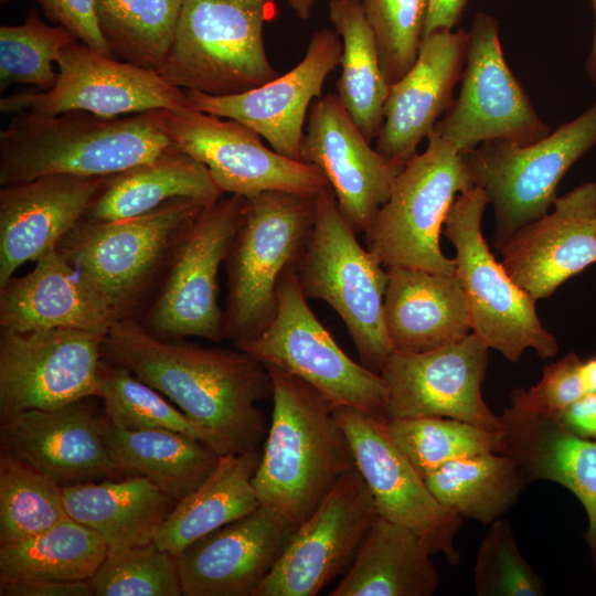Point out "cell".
Masks as SVG:
<instances>
[{
    "label": "cell",
    "mask_w": 596,
    "mask_h": 596,
    "mask_svg": "<svg viewBox=\"0 0 596 596\" xmlns=\"http://www.w3.org/2000/svg\"><path fill=\"white\" fill-rule=\"evenodd\" d=\"M317 196L266 191L245 198L243 216L224 262L225 339L233 343L248 340L273 321L280 279L298 265L312 231Z\"/></svg>",
    "instance_id": "cell-5"
},
{
    "label": "cell",
    "mask_w": 596,
    "mask_h": 596,
    "mask_svg": "<svg viewBox=\"0 0 596 596\" xmlns=\"http://www.w3.org/2000/svg\"><path fill=\"white\" fill-rule=\"evenodd\" d=\"M414 530L383 517L370 528L331 596H432L440 575Z\"/></svg>",
    "instance_id": "cell-31"
},
{
    "label": "cell",
    "mask_w": 596,
    "mask_h": 596,
    "mask_svg": "<svg viewBox=\"0 0 596 596\" xmlns=\"http://www.w3.org/2000/svg\"><path fill=\"white\" fill-rule=\"evenodd\" d=\"M157 114L171 143L203 163L223 193L251 198L284 191L316 196L330 187L317 167L281 156L235 119L188 106Z\"/></svg>",
    "instance_id": "cell-14"
},
{
    "label": "cell",
    "mask_w": 596,
    "mask_h": 596,
    "mask_svg": "<svg viewBox=\"0 0 596 596\" xmlns=\"http://www.w3.org/2000/svg\"><path fill=\"white\" fill-rule=\"evenodd\" d=\"M488 204L485 191L477 185L458 194L443 228L456 251V273L466 295L472 333L512 363L526 349L545 360L555 358L560 345L541 322L536 300L512 280L482 235Z\"/></svg>",
    "instance_id": "cell-9"
},
{
    "label": "cell",
    "mask_w": 596,
    "mask_h": 596,
    "mask_svg": "<svg viewBox=\"0 0 596 596\" xmlns=\"http://www.w3.org/2000/svg\"><path fill=\"white\" fill-rule=\"evenodd\" d=\"M459 95L433 132L461 153L490 140L529 145L551 129L538 115L509 68L500 43L499 23L478 12L468 31Z\"/></svg>",
    "instance_id": "cell-13"
},
{
    "label": "cell",
    "mask_w": 596,
    "mask_h": 596,
    "mask_svg": "<svg viewBox=\"0 0 596 596\" xmlns=\"http://www.w3.org/2000/svg\"><path fill=\"white\" fill-rule=\"evenodd\" d=\"M119 320L105 297L55 248L0 288V329L76 328L107 333Z\"/></svg>",
    "instance_id": "cell-27"
},
{
    "label": "cell",
    "mask_w": 596,
    "mask_h": 596,
    "mask_svg": "<svg viewBox=\"0 0 596 596\" xmlns=\"http://www.w3.org/2000/svg\"><path fill=\"white\" fill-rule=\"evenodd\" d=\"M384 322L394 351L426 352L456 343L472 332L456 272L390 268Z\"/></svg>",
    "instance_id": "cell-28"
},
{
    "label": "cell",
    "mask_w": 596,
    "mask_h": 596,
    "mask_svg": "<svg viewBox=\"0 0 596 596\" xmlns=\"http://www.w3.org/2000/svg\"><path fill=\"white\" fill-rule=\"evenodd\" d=\"M98 397L105 416L116 427L178 432L207 444L220 455L232 454L221 439L170 404L159 391L128 369L104 359Z\"/></svg>",
    "instance_id": "cell-39"
},
{
    "label": "cell",
    "mask_w": 596,
    "mask_h": 596,
    "mask_svg": "<svg viewBox=\"0 0 596 596\" xmlns=\"http://www.w3.org/2000/svg\"><path fill=\"white\" fill-rule=\"evenodd\" d=\"M246 199L230 194L207 205L178 243L145 316L137 319L166 340L224 338L219 272L238 230Z\"/></svg>",
    "instance_id": "cell-12"
},
{
    "label": "cell",
    "mask_w": 596,
    "mask_h": 596,
    "mask_svg": "<svg viewBox=\"0 0 596 596\" xmlns=\"http://www.w3.org/2000/svg\"><path fill=\"white\" fill-rule=\"evenodd\" d=\"M300 157L324 175L356 234L369 228L404 168L370 146L337 94L322 95L310 106Z\"/></svg>",
    "instance_id": "cell-21"
},
{
    "label": "cell",
    "mask_w": 596,
    "mask_h": 596,
    "mask_svg": "<svg viewBox=\"0 0 596 596\" xmlns=\"http://www.w3.org/2000/svg\"><path fill=\"white\" fill-rule=\"evenodd\" d=\"M95 397L0 419V453L25 462L61 488L126 477L104 441Z\"/></svg>",
    "instance_id": "cell-22"
},
{
    "label": "cell",
    "mask_w": 596,
    "mask_h": 596,
    "mask_svg": "<svg viewBox=\"0 0 596 596\" xmlns=\"http://www.w3.org/2000/svg\"><path fill=\"white\" fill-rule=\"evenodd\" d=\"M489 348L472 332L426 352L393 351L380 375L387 392V417L438 416L501 432L502 423L481 394Z\"/></svg>",
    "instance_id": "cell-19"
},
{
    "label": "cell",
    "mask_w": 596,
    "mask_h": 596,
    "mask_svg": "<svg viewBox=\"0 0 596 596\" xmlns=\"http://www.w3.org/2000/svg\"><path fill=\"white\" fill-rule=\"evenodd\" d=\"M502 454L534 480L554 481L571 490L584 505V534L596 567V440L579 437L547 416L510 406L499 416Z\"/></svg>",
    "instance_id": "cell-29"
},
{
    "label": "cell",
    "mask_w": 596,
    "mask_h": 596,
    "mask_svg": "<svg viewBox=\"0 0 596 596\" xmlns=\"http://www.w3.org/2000/svg\"><path fill=\"white\" fill-rule=\"evenodd\" d=\"M333 412L380 517L414 530L433 554L443 553L451 565H457L460 553L455 539L462 518L443 508L430 493L424 478L391 439L387 416L353 407H336Z\"/></svg>",
    "instance_id": "cell-18"
},
{
    "label": "cell",
    "mask_w": 596,
    "mask_h": 596,
    "mask_svg": "<svg viewBox=\"0 0 596 596\" xmlns=\"http://www.w3.org/2000/svg\"><path fill=\"white\" fill-rule=\"evenodd\" d=\"M447 511L491 524L501 519L530 483L519 465L502 453H485L449 461L424 477Z\"/></svg>",
    "instance_id": "cell-36"
},
{
    "label": "cell",
    "mask_w": 596,
    "mask_h": 596,
    "mask_svg": "<svg viewBox=\"0 0 596 596\" xmlns=\"http://www.w3.org/2000/svg\"><path fill=\"white\" fill-rule=\"evenodd\" d=\"M499 251L509 276L533 299L552 296L596 263V182L556 196L552 212L520 227Z\"/></svg>",
    "instance_id": "cell-24"
},
{
    "label": "cell",
    "mask_w": 596,
    "mask_h": 596,
    "mask_svg": "<svg viewBox=\"0 0 596 596\" xmlns=\"http://www.w3.org/2000/svg\"><path fill=\"white\" fill-rule=\"evenodd\" d=\"M0 1H1V3H6V2H8L9 0H0Z\"/></svg>",
    "instance_id": "cell-54"
},
{
    "label": "cell",
    "mask_w": 596,
    "mask_h": 596,
    "mask_svg": "<svg viewBox=\"0 0 596 596\" xmlns=\"http://www.w3.org/2000/svg\"><path fill=\"white\" fill-rule=\"evenodd\" d=\"M78 41L65 28L49 25L32 9L20 25L0 28V86L34 85L51 88L58 73L53 68L62 50Z\"/></svg>",
    "instance_id": "cell-42"
},
{
    "label": "cell",
    "mask_w": 596,
    "mask_h": 596,
    "mask_svg": "<svg viewBox=\"0 0 596 596\" xmlns=\"http://www.w3.org/2000/svg\"><path fill=\"white\" fill-rule=\"evenodd\" d=\"M477 596H543L544 581L519 551L509 520L498 519L483 536L473 566Z\"/></svg>",
    "instance_id": "cell-45"
},
{
    "label": "cell",
    "mask_w": 596,
    "mask_h": 596,
    "mask_svg": "<svg viewBox=\"0 0 596 596\" xmlns=\"http://www.w3.org/2000/svg\"><path fill=\"white\" fill-rule=\"evenodd\" d=\"M275 0H182L173 40L158 73L183 91L240 94L277 76L264 44Z\"/></svg>",
    "instance_id": "cell-6"
},
{
    "label": "cell",
    "mask_w": 596,
    "mask_h": 596,
    "mask_svg": "<svg viewBox=\"0 0 596 596\" xmlns=\"http://www.w3.org/2000/svg\"><path fill=\"white\" fill-rule=\"evenodd\" d=\"M68 518L62 488L0 453V545L38 535Z\"/></svg>",
    "instance_id": "cell-41"
},
{
    "label": "cell",
    "mask_w": 596,
    "mask_h": 596,
    "mask_svg": "<svg viewBox=\"0 0 596 596\" xmlns=\"http://www.w3.org/2000/svg\"><path fill=\"white\" fill-rule=\"evenodd\" d=\"M106 333L76 328L0 331V419L99 394Z\"/></svg>",
    "instance_id": "cell-15"
},
{
    "label": "cell",
    "mask_w": 596,
    "mask_h": 596,
    "mask_svg": "<svg viewBox=\"0 0 596 596\" xmlns=\"http://www.w3.org/2000/svg\"><path fill=\"white\" fill-rule=\"evenodd\" d=\"M102 358L169 397L230 453L263 449L268 428L257 404L273 395V380L246 352L160 339L125 318L107 331Z\"/></svg>",
    "instance_id": "cell-1"
},
{
    "label": "cell",
    "mask_w": 596,
    "mask_h": 596,
    "mask_svg": "<svg viewBox=\"0 0 596 596\" xmlns=\"http://www.w3.org/2000/svg\"><path fill=\"white\" fill-rule=\"evenodd\" d=\"M468 31L438 30L423 38L414 65L390 85L375 149L405 164L454 102L466 58Z\"/></svg>",
    "instance_id": "cell-25"
},
{
    "label": "cell",
    "mask_w": 596,
    "mask_h": 596,
    "mask_svg": "<svg viewBox=\"0 0 596 596\" xmlns=\"http://www.w3.org/2000/svg\"><path fill=\"white\" fill-rule=\"evenodd\" d=\"M265 368L274 407L253 486L262 504L300 524L355 460L329 401L298 376Z\"/></svg>",
    "instance_id": "cell-2"
},
{
    "label": "cell",
    "mask_w": 596,
    "mask_h": 596,
    "mask_svg": "<svg viewBox=\"0 0 596 596\" xmlns=\"http://www.w3.org/2000/svg\"><path fill=\"white\" fill-rule=\"evenodd\" d=\"M568 432L596 440V392H588L553 417Z\"/></svg>",
    "instance_id": "cell-49"
},
{
    "label": "cell",
    "mask_w": 596,
    "mask_h": 596,
    "mask_svg": "<svg viewBox=\"0 0 596 596\" xmlns=\"http://www.w3.org/2000/svg\"><path fill=\"white\" fill-rule=\"evenodd\" d=\"M406 161L387 201L364 232L366 248L386 268L454 273L439 237L455 198L475 187L464 156L435 132Z\"/></svg>",
    "instance_id": "cell-8"
},
{
    "label": "cell",
    "mask_w": 596,
    "mask_h": 596,
    "mask_svg": "<svg viewBox=\"0 0 596 596\" xmlns=\"http://www.w3.org/2000/svg\"><path fill=\"white\" fill-rule=\"evenodd\" d=\"M581 371L587 392H596V358L582 362Z\"/></svg>",
    "instance_id": "cell-52"
},
{
    "label": "cell",
    "mask_w": 596,
    "mask_h": 596,
    "mask_svg": "<svg viewBox=\"0 0 596 596\" xmlns=\"http://www.w3.org/2000/svg\"><path fill=\"white\" fill-rule=\"evenodd\" d=\"M329 19L342 41L338 97L362 135L379 136L390 84L382 70L373 31L360 0H330Z\"/></svg>",
    "instance_id": "cell-35"
},
{
    "label": "cell",
    "mask_w": 596,
    "mask_h": 596,
    "mask_svg": "<svg viewBox=\"0 0 596 596\" xmlns=\"http://www.w3.org/2000/svg\"><path fill=\"white\" fill-rule=\"evenodd\" d=\"M297 266L281 277L277 310L258 336L235 342L263 365L291 373L315 387L336 407L386 416L389 392L380 373L349 358L307 304Z\"/></svg>",
    "instance_id": "cell-11"
},
{
    "label": "cell",
    "mask_w": 596,
    "mask_h": 596,
    "mask_svg": "<svg viewBox=\"0 0 596 596\" xmlns=\"http://www.w3.org/2000/svg\"><path fill=\"white\" fill-rule=\"evenodd\" d=\"M207 205L180 198L134 217H83L56 249L105 297L118 319H137L157 292L178 243Z\"/></svg>",
    "instance_id": "cell-4"
},
{
    "label": "cell",
    "mask_w": 596,
    "mask_h": 596,
    "mask_svg": "<svg viewBox=\"0 0 596 596\" xmlns=\"http://www.w3.org/2000/svg\"><path fill=\"white\" fill-rule=\"evenodd\" d=\"M157 110L111 118L18 113L0 131V185L51 174L109 177L148 162L171 143Z\"/></svg>",
    "instance_id": "cell-3"
},
{
    "label": "cell",
    "mask_w": 596,
    "mask_h": 596,
    "mask_svg": "<svg viewBox=\"0 0 596 596\" xmlns=\"http://www.w3.org/2000/svg\"><path fill=\"white\" fill-rule=\"evenodd\" d=\"M56 64L58 75L51 88L6 96L0 110L42 115L82 110L111 118L188 106L185 91L157 71L118 61L79 41L65 46Z\"/></svg>",
    "instance_id": "cell-16"
},
{
    "label": "cell",
    "mask_w": 596,
    "mask_h": 596,
    "mask_svg": "<svg viewBox=\"0 0 596 596\" xmlns=\"http://www.w3.org/2000/svg\"><path fill=\"white\" fill-rule=\"evenodd\" d=\"M469 0H428L423 38L438 30H453Z\"/></svg>",
    "instance_id": "cell-50"
},
{
    "label": "cell",
    "mask_w": 596,
    "mask_h": 596,
    "mask_svg": "<svg viewBox=\"0 0 596 596\" xmlns=\"http://www.w3.org/2000/svg\"><path fill=\"white\" fill-rule=\"evenodd\" d=\"M594 13V35L592 45L585 62V71L590 83L596 86V0H589Z\"/></svg>",
    "instance_id": "cell-51"
},
{
    "label": "cell",
    "mask_w": 596,
    "mask_h": 596,
    "mask_svg": "<svg viewBox=\"0 0 596 596\" xmlns=\"http://www.w3.org/2000/svg\"><path fill=\"white\" fill-rule=\"evenodd\" d=\"M1 596H94L89 581L0 578Z\"/></svg>",
    "instance_id": "cell-48"
},
{
    "label": "cell",
    "mask_w": 596,
    "mask_h": 596,
    "mask_svg": "<svg viewBox=\"0 0 596 596\" xmlns=\"http://www.w3.org/2000/svg\"><path fill=\"white\" fill-rule=\"evenodd\" d=\"M99 29L116 58L159 71L182 0H94Z\"/></svg>",
    "instance_id": "cell-38"
},
{
    "label": "cell",
    "mask_w": 596,
    "mask_h": 596,
    "mask_svg": "<svg viewBox=\"0 0 596 596\" xmlns=\"http://www.w3.org/2000/svg\"><path fill=\"white\" fill-rule=\"evenodd\" d=\"M386 428L423 478L449 461L503 449L502 430L449 417H387Z\"/></svg>",
    "instance_id": "cell-40"
},
{
    "label": "cell",
    "mask_w": 596,
    "mask_h": 596,
    "mask_svg": "<svg viewBox=\"0 0 596 596\" xmlns=\"http://www.w3.org/2000/svg\"><path fill=\"white\" fill-rule=\"evenodd\" d=\"M106 177L51 174L0 189V288L55 248L83 219Z\"/></svg>",
    "instance_id": "cell-26"
},
{
    "label": "cell",
    "mask_w": 596,
    "mask_h": 596,
    "mask_svg": "<svg viewBox=\"0 0 596 596\" xmlns=\"http://www.w3.org/2000/svg\"><path fill=\"white\" fill-rule=\"evenodd\" d=\"M355 234L331 187L323 189L296 272L305 296L326 301L339 315L361 363L380 373L394 351L384 322L389 273Z\"/></svg>",
    "instance_id": "cell-7"
},
{
    "label": "cell",
    "mask_w": 596,
    "mask_h": 596,
    "mask_svg": "<svg viewBox=\"0 0 596 596\" xmlns=\"http://www.w3.org/2000/svg\"><path fill=\"white\" fill-rule=\"evenodd\" d=\"M380 517L356 468L344 473L302 521L255 596H313L352 564Z\"/></svg>",
    "instance_id": "cell-17"
},
{
    "label": "cell",
    "mask_w": 596,
    "mask_h": 596,
    "mask_svg": "<svg viewBox=\"0 0 596 596\" xmlns=\"http://www.w3.org/2000/svg\"><path fill=\"white\" fill-rule=\"evenodd\" d=\"M62 494L68 517L96 531L108 553L153 542L178 502L139 476L64 487Z\"/></svg>",
    "instance_id": "cell-30"
},
{
    "label": "cell",
    "mask_w": 596,
    "mask_h": 596,
    "mask_svg": "<svg viewBox=\"0 0 596 596\" xmlns=\"http://www.w3.org/2000/svg\"><path fill=\"white\" fill-rule=\"evenodd\" d=\"M107 554L96 531L68 517L28 540L0 545V578L89 581Z\"/></svg>",
    "instance_id": "cell-37"
},
{
    "label": "cell",
    "mask_w": 596,
    "mask_h": 596,
    "mask_svg": "<svg viewBox=\"0 0 596 596\" xmlns=\"http://www.w3.org/2000/svg\"><path fill=\"white\" fill-rule=\"evenodd\" d=\"M94 596H181L178 560L155 542L108 553L89 579Z\"/></svg>",
    "instance_id": "cell-43"
},
{
    "label": "cell",
    "mask_w": 596,
    "mask_h": 596,
    "mask_svg": "<svg viewBox=\"0 0 596 596\" xmlns=\"http://www.w3.org/2000/svg\"><path fill=\"white\" fill-rule=\"evenodd\" d=\"M298 525L260 503L200 538L177 556L183 596H255Z\"/></svg>",
    "instance_id": "cell-23"
},
{
    "label": "cell",
    "mask_w": 596,
    "mask_h": 596,
    "mask_svg": "<svg viewBox=\"0 0 596 596\" xmlns=\"http://www.w3.org/2000/svg\"><path fill=\"white\" fill-rule=\"evenodd\" d=\"M391 85L414 65L423 40L428 0H360Z\"/></svg>",
    "instance_id": "cell-44"
},
{
    "label": "cell",
    "mask_w": 596,
    "mask_h": 596,
    "mask_svg": "<svg viewBox=\"0 0 596 596\" xmlns=\"http://www.w3.org/2000/svg\"><path fill=\"white\" fill-rule=\"evenodd\" d=\"M595 145L596 102L536 142L490 140L462 155L473 184L493 207L498 249L550 211L563 177Z\"/></svg>",
    "instance_id": "cell-10"
},
{
    "label": "cell",
    "mask_w": 596,
    "mask_h": 596,
    "mask_svg": "<svg viewBox=\"0 0 596 596\" xmlns=\"http://www.w3.org/2000/svg\"><path fill=\"white\" fill-rule=\"evenodd\" d=\"M342 49L336 30L320 29L311 35L302 60L289 72L234 95L185 91L188 107L235 119L257 132L276 152L301 161L309 106L322 96L326 78L340 65Z\"/></svg>",
    "instance_id": "cell-20"
},
{
    "label": "cell",
    "mask_w": 596,
    "mask_h": 596,
    "mask_svg": "<svg viewBox=\"0 0 596 596\" xmlns=\"http://www.w3.org/2000/svg\"><path fill=\"white\" fill-rule=\"evenodd\" d=\"M100 430L110 456L126 476L149 479L180 501L214 471L221 455L207 444L168 429L131 430L100 417Z\"/></svg>",
    "instance_id": "cell-33"
},
{
    "label": "cell",
    "mask_w": 596,
    "mask_h": 596,
    "mask_svg": "<svg viewBox=\"0 0 596 596\" xmlns=\"http://www.w3.org/2000/svg\"><path fill=\"white\" fill-rule=\"evenodd\" d=\"M260 458L262 450L221 455L210 477L177 502L153 542L177 557L200 538L256 510L260 502L253 478Z\"/></svg>",
    "instance_id": "cell-34"
},
{
    "label": "cell",
    "mask_w": 596,
    "mask_h": 596,
    "mask_svg": "<svg viewBox=\"0 0 596 596\" xmlns=\"http://www.w3.org/2000/svg\"><path fill=\"white\" fill-rule=\"evenodd\" d=\"M582 360L571 352L544 366L541 381L529 390L511 392V406L553 417L587 392L582 377Z\"/></svg>",
    "instance_id": "cell-46"
},
{
    "label": "cell",
    "mask_w": 596,
    "mask_h": 596,
    "mask_svg": "<svg viewBox=\"0 0 596 596\" xmlns=\"http://www.w3.org/2000/svg\"><path fill=\"white\" fill-rule=\"evenodd\" d=\"M223 194L203 163L170 143L155 159L106 177L83 217L123 220L170 200L185 198L211 204Z\"/></svg>",
    "instance_id": "cell-32"
},
{
    "label": "cell",
    "mask_w": 596,
    "mask_h": 596,
    "mask_svg": "<svg viewBox=\"0 0 596 596\" xmlns=\"http://www.w3.org/2000/svg\"><path fill=\"white\" fill-rule=\"evenodd\" d=\"M317 0H286L294 12L301 20H307L310 17L313 4Z\"/></svg>",
    "instance_id": "cell-53"
},
{
    "label": "cell",
    "mask_w": 596,
    "mask_h": 596,
    "mask_svg": "<svg viewBox=\"0 0 596 596\" xmlns=\"http://www.w3.org/2000/svg\"><path fill=\"white\" fill-rule=\"evenodd\" d=\"M36 1L47 19L65 28L79 42L114 56L99 29L94 0Z\"/></svg>",
    "instance_id": "cell-47"
}]
</instances>
